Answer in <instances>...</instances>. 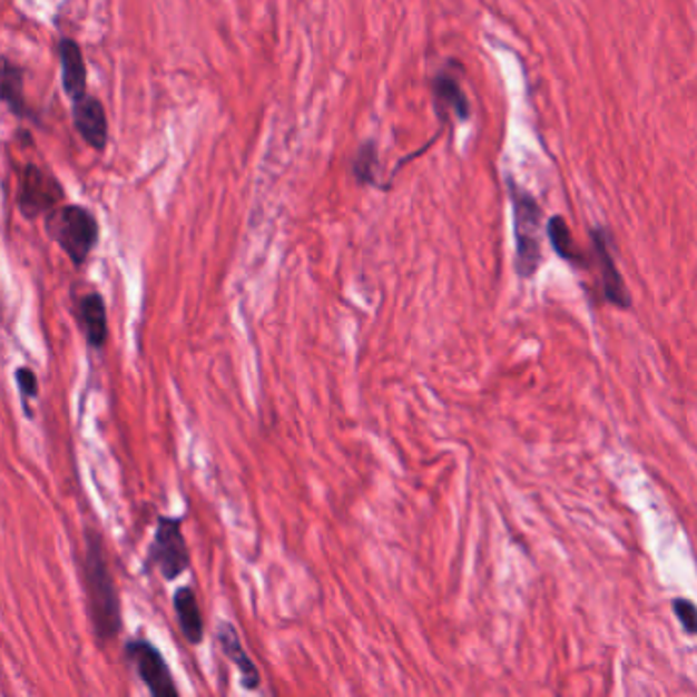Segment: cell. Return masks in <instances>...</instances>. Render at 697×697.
Returning a JSON list of instances; mask_svg holds the SVG:
<instances>
[{
	"label": "cell",
	"instance_id": "5b68a950",
	"mask_svg": "<svg viewBox=\"0 0 697 697\" xmlns=\"http://www.w3.org/2000/svg\"><path fill=\"white\" fill-rule=\"evenodd\" d=\"M125 657L134 667L139 681L146 685V689L154 697H176L178 687L175 684V675L170 671L168 662L164 659L160 648L151 645L146 638H134L125 645Z\"/></svg>",
	"mask_w": 697,
	"mask_h": 697
},
{
	"label": "cell",
	"instance_id": "7c38bea8",
	"mask_svg": "<svg viewBox=\"0 0 697 697\" xmlns=\"http://www.w3.org/2000/svg\"><path fill=\"white\" fill-rule=\"evenodd\" d=\"M60 63H62L63 92L72 102L87 97V66L82 50L75 39L60 41Z\"/></svg>",
	"mask_w": 697,
	"mask_h": 697
},
{
	"label": "cell",
	"instance_id": "e0dca14e",
	"mask_svg": "<svg viewBox=\"0 0 697 697\" xmlns=\"http://www.w3.org/2000/svg\"><path fill=\"white\" fill-rule=\"evenodd\" d=\"M376 164H379V160H376L374 144L366 141L364 146L359 148L356 160H354V175L361 180L362 185H373L374 166H376Z\"/></svg>",
	"mask_w": 697,
	"mask_h": 697
},
{
	"label": "cell",
	"instance_id": "5bb4252c",
	"mask_svg": "<svg viewBox=\"0 0 697 697\" xmlns=\"http://www.w3.org/2000/svg\"><path fill=\"white\" fill-rule=\"evenodd\" d=\"M2 100L17 117H27L26 95H23V70L11 63L9 58L2 60Z\"/></svg>",
	"mask_w": 697,
	"mask_h": 697
},
{
	"label": "cell",
	"instance_id": "9c48e42d",
	"mask_svg": "<svg viewBox=\"0 0 697 697\" xmlns=\"http://www.w3.org/2000/svg\"><path fill=\"white\" fill-rule=\"evenodd\" d=\"M591 239H593V248H596V256H598L599 273H601V285H603L606 300L613 303V305H618V307H622V310L630 307L632 300H630L626 285H624L622 274L618 271L613 256H611V237L608 236L606 229L596 227L591 232Z\"/></svg>",
	"mask_w": 697,
	"mask_h": 697
},
{
	"label": "cell",
	"instance_id": "6da1fadb",
	"mask_svg": "<svg viewBox=\"0 0 697 697\" xmlns=\"http://www.w3.org/2000/svg\"><path fill=\"white\" fill-rule=\"evenodd\" d=\"M82 587L87 596V610L92 630L100 645L115 640L121 628V601L115 586V577L105 552L102 536L97 530L85 534V559H82Z\"/></svg>",
	"mask_w": 697,
	"mask_h": 697
},
{
	"label": "cell",
	"instance_id": "8fae6325",
	"mask_svg": "<svg viewBox=\"0 0 697 697\" xmlns=\"http://www.w3.org/2000/svg\"><path fill=\"white\" fill-rule=\"evenodd\" d=\"M176 620L180 635L185 636L190 647H199L205 640V620H203V611H200L199 599L195 596V589L190 586L178 587L175 591Z\"/></svg>",
	"mask_w": 697,
	"mask_h": 697
},
{
	"label": "cell",
	"instance_id": "30bf717a",
	"mask_svg": "<svg viewBox=\"0 0 697 697\" xmlns=\"http://www.w3.org/2000/svg\"><path fill=\"white\" fill-rule=\"evenodd\" d=\"M72 119H75L76 131L92 150H105L107 137H109V124H107L105 107L99 99L87 95L85 99L76 100L72 107Z\"/></svg>",
	"mask_w": 697,
	"mask_h": 697
},
{
	"label": "cell",
	"instance_id": "ba28073f",
	"mask_svg": "<svg viewBox=\"0 0 697 697\" xmlns=\"http://www.w3.org/2000/svg\"><path fill=\"white\" fill-rule=\"evenodd\" d=\"M215 640H217V647L224 652L225 659L232 660L237 673H239V681L242 685L249 689V691H256L262 684L261 671L256 667V662L252 660L248 655V650L242 645V638L237 632L236 626L232 622L217 624V630H215Z\"/></svg>",
	"mask_w": 697,
	"mask_h": 697
},
{
	"label": "cell",
	"instance_id": "277c9868",
	"mask_svg": "<svg viewBox=\"0 0 697 697\" xmlns=\"http://www.w3.org/2000/svg\"><path fill=\"white\" fill-rule=\"evenodd\" d=\"M183 523H185L183 518H170V516L158 518L154 538L148 547V557L144 562L146 573L158 571L168 583H173L187 573L190 567V550L183 532Z\"/></svg>",
	"mask_w": 697,
	"mask_h": 697
},
{
	"label": "cell",
	"instance_id": "4fadbf2b",
	"mask_svg": "<svg viewBox=\"0 0 697 697\" xmlns=\"http://www.w3.org/2000/svg\"><path fill=\"white\" fill-rule=\"evenodd\" d=\"M434 99L440 119H449V115H452L459 121H467L471 117V105L464 97L459 80L449 72H440L434 78Z\"/></svg>",
	"mask_w": 697,
	"mask_h": 697
},
{
	"label": "cell",
	"instance_id": "2e32d148",
	"mask_svg": "<svg viewBox=\"0 0 697 697\" xmlns=\"http://www.w3.org/2000/svg\"><path fill=\"white\" fill-rule=\"evenodd\" d=\"M14 381L19 386V393H21V405H23V413L27 418H33V411L29 410V401L31 399L39 397V379L38 373L31 369V366H19L14 371Z\"/></svg>",
	"mask_w": 697,
	"mask_h": 697
},
{
	"label": "cell",
	"instance_id": "3957f363",
	"mask_svg": "<svg viewBox=\"0 0 697 697\" xmlns=\"http://www.w3.org/2000/svg\"><path fill=\"white\" fill-rule=\"evenodd\" d=\"M511 205H513V236H516V271L522 278L534 276L542 262L540 225L542 209L534 197L510 180Z\"/></svg>",
	"mask_w": 697,
	"mask_h": 697
},
{
	"label": "cell",
	"instance_id": "ac0fdd59",
	"mask_svg": "<svg viewBox=\"0 0 697 697\" xmlns=\"http://www.w3.org/2000/svg\"><path fill=\"white\" fill-rule=\"evenodd\" d=\"M673 610L677 613L679 622L685 628L687 635H697V608L687 599H675Z\"/></svg>",
	"mask_w": 697,
	"mask_h": 697
},
{
	"label": "cell",
	"instance_id": "7a4b0ae2",
	"mask_svg": "<svg viewBox=\"0 0 697 697\" xmlns=\"http://www.w3.org/2000/svg\"><path fill=\"white\" fill-rule=\"evenodd\" d=\"M48 236L80 268L99 244V222L80 205H63L46 215Z\"/></svg>",
	"mask_w": 697,
	"mask_h": 697
},
{
	"label": "cell",
	"instance_id": "52a82bcc",
	"mask_svg": "<svg viewBox=\"0 0 697 697\" xmlns=\"http://www.w3.org/2000/svg\"><path fill=\"white\" fill-rule=\"evenodd\" d=\"M75 317L88 348L97 352L105 348L109 340V317L107 303L99 291H87L80 297H76Z\"/></svg>",
	"mask_w": 697,
	"mask_h": 697
},
{
	"label": "cell",
	"instance_id": "9a60e30c",
	"mask_svg": "<svg viewBox=\"0 0 697 697\" xmlns=\"http://www.w3.org/2000/svg\"><path fill=\"white\" fill-rule=\"evenodd\" d=\"M548 237H550L552 248L561 256L562 261L571 262V264H577V266H581L586 262L583 254L579 252L577 244H575L573 234H571L569 225L559 215L550 219Z\"/></svg>",
	"mask_w": 697,
	"mask_h": 697
},
{
	"label": "cell",
	"instance_id": "8992f818",
	"mask_svg": "<svg viewBox=\"0 0 697 697\" xmlns=\"http://www.w3.org/2000/svg\"><path fill=\"white\" fill-rule=\"evenodd\" d=\"M19 180L17 207L26 219H38L60 207L63 188L50 173L41 170L36 164H27L19 173Z\"/></svg>",
	"mask_w": 697,
	"mask_h": 697
}]
</instances>
